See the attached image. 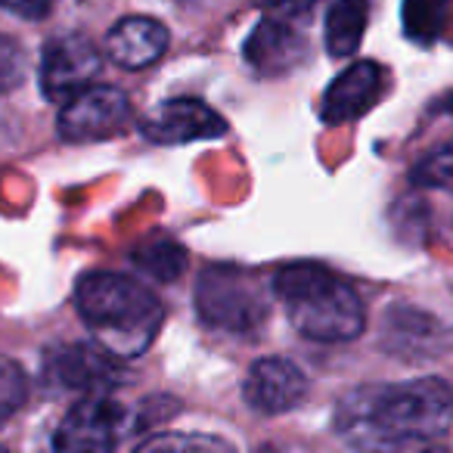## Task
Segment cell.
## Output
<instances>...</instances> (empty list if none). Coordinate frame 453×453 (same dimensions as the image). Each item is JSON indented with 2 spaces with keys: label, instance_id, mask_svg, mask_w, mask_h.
<instances>
[{
  "label": "cell",
  "instance_id": "17",
  "mask_svg": "<svg viewBox=\"0 0 453 453\" xmlns=\"http://www.w3.org/2000/svg\"><path fill=\"white\" fill-rule=\"evenodd\" d=\"M413 183L426 189H453V137L428 150L426 156L416 162Z\"/></svg>",
  "mask_w": 453,
  "mask_h": 453
},
{
  "label": "cell",
  "instance_id": "8",
  "mask_svg": "<svg viewBox=\"0 0 453 453\" xmlns=\"http://www.w3.org/2000/svg\"><path fill=\"white\" fill-rule=\"evenodd\" d=\"M131 119V100L119 88L90 84L63 103L59 112V137L65 143H94L115 137Z\"/></svg>",
  "mask_w": 453,
  "mask_h": 453
},
{
  "label": "cell",
  "instance_id": "20",
  "mask_svg": "<svg viewBox=\"0 0 453 453\" xmlns=\"http://www.w3.org/2000/svg\"><path fill=\"white\" fill-rule=\"evenodd\" d=\"M258 4L271 16H277V19L296 22V26H298V22H304L311 13H314L320 0H258Z\"/></svg>",
  "mask_w": 453,
  "mask_h": 453
},
{
  "label": "cell",
  "instance_id": "1",
  "mask_svg": "<svg viewBox=\"0 0 453 453\" xmlns=\"http://www.w3.org/2000/svg\"><path fill=\"white\" fill-rule=\"evenodd\" d=\"M453 426V391L441 379L357 385L333 410V432L354 450H410Z\"/></svg>",
  "mask_w": 453,
  "mask_h": 453
},
{
  "label": "cell",
  "instance_id": "10",
  "mask_svg": "<svg viewBox=\"0 0 453 453\" xmlns=\"http://www.w3.org/2000/svg\"><path fill=\"white\" fill-rule=\"evenodd\" d=\"M140 131H143V137L150 143L180 146V143H193V140L220 137V134H226V121L202 100L177 96V100H165L156 112L146 115Z\"/></svg>",
  "mask_w": 453,
  "mask_h": 453
},
{
  "label": "cell",
  "instance_id": "18",
  "mask_svg": "<svg viewBox=\"0 0 453 453\" xmlns=\"http://www.w3.org/2000/svg\"><path fill=\"white\" fill-rule=\"evenodd\" d=\"M26 372L19 370V364L0 357V426L19 413V407L26 403Z\"/></svg>",
  "mask_w": 453,
  "mask_h": 453
},
{
  "label": "cell",
  "instance_id": "16",
  "mask_svg": "<svg viewBox=\"0 0 453 453\" xmlns=\"http://www.w3.org/2000/svg\"><path fill=\"white\" fill-rule=\"evenodd\" d=\"M453 0H403L401 4V26L413 44H434L444 32L447 10Z\"/></svg>",
  "mask_w": 453,
  "mask_h": 453
},
{
  "label": "cell",
  "instance_id": "4",
  "mask_svg": "<svg viewBox=\"0 0 453 453\" xmlns=\"http://www.w3.org/2000/svg\"><path fill=\"white\" fill-rule=\"evenodd\" d=\"M196 311L205 326L242 335V339L258 335L271 317V304H267L258 280L226 265H211L199 273Z\"/></svg>",
  "mask_w": 453,
  "mask_h": 453
},
{
  "label": "cell",
  "instance_id": "19",
  "mask_svg": "<svg viewBox=\"0 0 453 453\" xmlns=\"http://www.w3.org/2000/svg\"><path fill=\"white\" fill-rule=\"evenodd\" d=\"M28 75V57L13 38L0 35V94H13Z\"/></svg>",
  "mask_w": 453,
  "mask_h": 453
},
{
  "label": "cell",
  "instance_id": "23",
  "mask_svg": "<svg viewBox=\"0 0 453 453\" xmlns=\"http://www.w3.org/2000/svg\"><path fill=\"white\" fill-rule=\"evenodd\" d=\"M441 109H444V112H453V94H447L444 100H441Z\"/></svg>",
  "mask_w": 453,
  "mask_h": 453
},
{
  "label": "cell",
  "instance_id": "13",
  "mask_svg": "<svg viewBox=\"0 0 453 453\" xmlns=\"http://www.w3.org/2000/svg\"><path fill=\"white\" fill-rule=\"evenodd\" d=\"M168 28L150 16H127L106 35V57L119 69L140 72L156 65L168 50Z\"/></svg>",
  "mask_w": 453,
  "mask_h": 453
},
{
  "label": "cell",
  "instance_id": "11",
  "mask_svg": "<svg viewBox=\"0 0 453 453\" xmlns=\"http://www.w3.org/2000/svg\"><path fill=\"white\" fill-rule=\"evenodd\" d=\"M242 397L249 407L265 416L289 413L308 397V376L302 372V366L286 357H261L246 372Z\"/></svg>",
  "mask_w": 453,
  "mask_h": 453
},
{
  "label": "cell",
  "instance_id": "9",
  "mask_svg": "<svg viewBox=\"0 0 453 453\" xmlns=\"http://www.w3.org/2000/svg\"><path fill=\"white\" fill-rule=\"evenodd\" d=\"M388 94V72L385 65L372 63V59H360L351 63L323 94L320 119L329 127L357 121L376 106L382 96Z\"/></svg>",
  "mask_w": 453,
  "mask_h": 453
},
{
  "label": "cell",
  "instance_id": "2",
  "mask_svg": "<svg viewBox=\"0 0 453 453\" xmlns=\"http://www.w3.org/2000/svg\"><path fill=\"white\" fill-rule=\"evenodd\" d=\"M75 308L94 339L115 357H140L162 326V302L140 280L90 271L75 286Z\"/></svg>",
  "mask_w": 453,
  "mask_h": 453
},
{
  "label": "cell",
  "instance_id": "22",
  "mask_svg": "<svg viewBox=\"0 0 453 453\" xmlns=\"http://www.w3.org/2000/svg\"><path fill=\"white\" fill-rule=\"evenodd\" d=\"M187 444H196V447H224V441H214V438H156V441H146L143 450H158V447H187Z\"/></svg>",
  "mask_w": 453,
  "mask_h": 453
},
{
  "label": "cell",
  "instance_id": "14",
  "mask_svg": "<svg viewBox=\"0 0 453 453\" xmlns=\"http://www.w3.org/2000/svg\"><path fill=\"white\" fill-rule=\"evenodd\" d=\"M366 22H370V0H333L326 10L329 57H354L360 50V41H364Z\"/></svg>",
  "mask_w": 453,
  "mask_h": 453
},
{
  "label": "cell",
  "instance_id": "3",
  "mask_svg": "<svg viewBox=\"0 0 453 453\" xmlns=\"http://www.w3.org/2000/svg\"><path fill=\"white\" fill-rule=\"evenodd\" d=\"M273 292L292 329L311 342L339 345L364 333L366 308L357 289L320 265H289L277 271Z\"/></svg>",
  "mask_w": 453,
  "mask_h": 453
},
{
  "label": "cell",
  "instance_id": "5",
  "mask_svg": "<svg viewBox=\"0 0 453 453\" xmlns=\"http://www.w3.org/2000/svg\"><path fill=\"white\" fill-rule=\"evenodd\" d=\"M131 426V413L109 395H84L65 413L53 434V447L65 453H103L121 444Z\"/></svg>",
  "mask_w": 453,
  "mask_h": 453
},
{
  "label": "cell",
  "instance_id": "12",
  "mask_svg": "<svg viewBox=\"0 0 453 453\" xmlns=\"http://www.w3.org/2000/svg\"><path fill=\"white\" fill-rule=\"evenodd\" d=\"M246 63L252 65L258 75L265 78H280L289 75L298 63L308 53L302 32L296 28V22L277 19V16H267L258 26L252 28V35L246 38Z\"/></svg>",
  "mask_w": 453,
  "mask_h": 453
},
{
  "label": "cell",
  "instance_id": "7",
  "mask_svg": "<svg viewBox=\"0 0 453 453\" xmlns=\"http://www.w3.org/2000/svg\"><path fill=\"white\" fill-rule=\"evenodd\" d=\"M103 72V53L84 35H59L47 41L41 57V94L63 106L78 90L90 88Z\"/></svg>",
  "mask_w": 453,
  "mask_h": 453
},
{
  "label": "cell",
  "instance_id": "6",
  "mask_svg": "<svg viewBox=\"0 0 453 453\" xmlns=\"http://www.w3.org/2000/svg\"><path fill=\"white\" fill-rule=\"evenodd\" d=\"M44 372L53 385L78 395H109L125 379L121 357H115L100 342H69L53 348L44 357Z\"/></svg>",
  "mask_w": 453,
  "mask_h": 453
},
{
  "label": "cell",
  "instance_id": "21",
  "mask_svg": "<svg viewBox=\"0 0 453 453\" xmlns=\"http://www.w3.org/2000/svg\"><path fill=\"white\" fill-rule=\"evenodd\" d=\"M53 4L57 0H0V7L13 13L16 19H26V22H41L50 16Z\"/></svg>",
  "mask_w": 453,
  "mask_h": 453
},
{
  "label": "cell",
  "instance_id": "15",
  "mask_svg": "<svg viewBox=\"0 0 453 453\" xmlns=\"http://www.w3.org/2000/svg\"><path fill=\"white\" fill-rule=\"evenodd\" d=\"M134 265L143 273L156 277L158 283H171L187 271V252H183L180 242L168 240V236H156V240H146L134 249Z\"/></svg>",
  "mask_w": 453,
  "mask_h": 453
}]
</instances>
